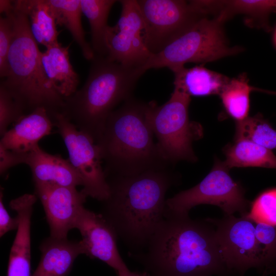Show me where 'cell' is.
Wrapping results in <instances>:
<instances>
[{"label":"cell","instance_id":"obj_1","mask_svg":"<svg viewBox=\"0 0 276 276\" xmlns=\"http://www.w3.org/2000/svg\"><path fill=\"white\" fill-rule=\"evenodd\" d=\"M150 276H227L213 225L166 210L140 252L130 255Z\"/></svg>","mask_w":276,"mask_h":276},{"label":"cell","instance_id":"obj_2","mask_svg":"<svg viewBox=\"0 0 276 276\" xmlns=\"http://www.w3.org/2000/svg\"><path fill=\"white\" fill-rule=\"evenodd\" d=\"M109 194L101 214L130 250L141 251L163 220L166 195L176 183L169 167L129 176L108 175Z\"/></svg>","mask_w":276,"mask_h":276},{"label":"cell","instance_id":"obj_3","mask_svg":"<svg viewBox=\"0 0 276 276\" xmlns=\"http://www.w3.org/2000/svg\"><path fill=\"white\" fill-rule=\"evenodd\" d=\"M152 101L132 97L109 116L97 144L100 147L106 176H129L168 167L162 157L150 121Z\"/></svg>","mask_w":276,"mask_h":276},{"label":"cell","instance_id":"obj_4","mask_svg":"<svg viewBox=\"0 0 276 276\" xmlns=\"http://www.w3.org/2000/svg\"><path fill=\"white\" fill-rule=\"evenodd\" d=\"M84 85L65 98L61 113L80 130L99 140L116 106L131 97L143 67H130L95 55Z\"/></svg>","mask_w":276,"mask_h":276},{"label":"cell","instance_id":"obj_5","mask_svg":"<svg viewBox=\"0 0 276 276\" xmlns=\"http://www.w3.org/2000/svg\"><path fill=\"white\" fill-rule=\"evenodd\" d=\"M14 35L8 57V71L1 82L24 112L45 108L51 118L61 112L64 99L48 79L41 52L31 32L26 15L15 6L12 11Z\"/></svg>","mask_w":276,"mask_h":276},{"label":"cell","instance_id":"obj_6","mask_svg":"<svg viewBox=\"0 0 276 276\" xmlns=\"http://www.w3.org/2000/svg\"><path fill=\"white\" fill-rule=\"evenodd\" d=\"M225 19L221 14L214 18L202 17L163 51L152 55L144 68L167 67L174 73L187 63H204L237 53L238 49L229 47L225 38Z\"/></svg>","mask_w":276,"mask_h":276},{"label":"cell","instance_id":"obj_7","mask_svg":"<svg viewBox=\"0 0 276 276\" xmlns=\"http://www.w3.org/2000/svg\"><path fill=\"white\" fill-rule=\"evenodd\" d=\"M190 102L191 96L176 86L164 104L158 106L152 101L150 121L157 146L162 157L170 164L197 160L192 143L201 138L203 132L200 123L189 119Z\"/></svg>","mask_w":276,"mask_h":276},{"label":"cell","instance_id":"obj_8","mask_svg":"<svg viewBox=\"0 0 276 276\" xmlns=\"http://www.w3.org/2000/svg\"><path fill=\"white\" fill-rule=\"evenodd\" d=\"M205 204L218 206L225 215L236 212L243 215L248 212L251 203L245 198L243 187L230 175L229 169L222 162L217 161L199 183L166 200L168 211L181 215H189L193 207Z\"/></svg>","mask_w":276,"mask_h":276},{"label":"cell","instance_id":"obj_9","mask_svg":"<svg viewBox=\"0 0 276 276\" xmlns=\"http://www.w3.org/2000/svg\"><path fill=\"white\" fill-rule=\"evenodd\" d=\"M52 120L65 145L68 159L81 178L82 192L87 197L99 201L106 200L109 194V187L98 145L62 113L55 114Z\"/></svg>","mask_w":276,"mask_h":276},{"label":"cell","instance_id":"obj_10","mask_svg":"<svg viewBox=\"0 0 276 276\" xmlns=\"http://www.w3.org/2000/svg\"><path fill=\"white\" fill-rule=\"evenodd\" d=\"M215 228L217 241L230 272L240 276L251 268L262 273L267 260L255 233V222L246 215H225L220 219L208 218Z\"/></svg>","mask_w":276,"mask_h":276},{"label":"cell","instance_id":"obj_11","mask_svg":"<svg viewBox=\"0 0 276 276\" xmlns=\"http://www.w3.org/2000/svg\"><path fill=\"white\" fill-rule=\"evenodd\" d=\"M137 2L144 21L146 47L152 55L160 52L204 15L191 1L139 0Z\"/></svg>","mask_w":276,"mask_h":276},{"label":"cell","instance_id":"obj_12","mask_svg":"<svg viewBox=\"0 0 276 276\" xmlns=\"http://www.w3.org/2000/svg\"><path fill=\"white\" fill-rule=\"evenodd\" d=\"M119 2L120 18L116 25L108 26L105 33L106 57L125 66L144 68L152 54L146 47L144 21L137 1Z\"/></svg>","mask_w":276,"mask_h":276},{"label":"cell","instance_id":"obj_13","mask_svg":"<svg viewBox=\"0 0 276 276\" xmlns=\"http://www.w3.org/2000/svg\"><path fill=\"white\" fill-rule=\"evenodd\" d=\"M35 195L40 200L50 229V236L67 238L87 197L77 188L34 183Z\"/></svg>","mask_w":276,"mask_h":276},{"label":"cell","instance_id":"obj_14","mask_svg":"<svg viewBox=\"0 0 276 276\" xmlns=\"http://www.w3.org/2000/svg\"><path fill=\"white\" fill-rule=\"evenodd\" d=\"M74 228L78 229L81 235L84 254L105 263L116 272L127 267L118 250L117 234L100 213L84 207L75 221Z\"/></svg>","mask_w":276,"mask_h":276},{"label":"cell","instance_id":"obj_15","mask_svg":"<svg viewBox=\"0 0 276 276\" xmlns=\"http://www.w3.org/2000/svg\"><path fill=\"white\" fill-rule=\"evenodd\" d=\"M17 164H25L30 168L34 183L77 188L83 185L81 177L68 159L53 155L37 146L25 153H17Z\"/></svg>","mask_w":276,"mask_h":276},{"label":"cell","instance_id":"obj_16","mask_svg":"<svg viewBox=\"0 0 276 276\" xmlns=\"http://www.w3.org/2000/svg\"><path fill=\"white\" fill-rule=\"evenodd\" d=\"M2 136L0 146L18 153H25L38 146L39 141L51 134L54 126L47 110L37 108L21 116Z\"/></svg>","mask_w":276,"mask_h":276},{"label":"cell","instance_id":"obj_17","mask_svg":"<svg viewBox=\"0 0 276 276\" xmlns=\"http://www.w3.org/2000/svg\"><path fill=\"white\" fill-rule=\"evenodd\" d=\"M41 256L32 276H67L77 257L84 254L80 241L50 236L40 244Z\"/></svg>","mask_w":276,"mask_h":276},{"label":"cell","instance_id":"obj_18","mask_svg":"<svg viewBox=\"0 0 276 276\" xmlns=\"http://www.w3.org/2000/svg\"><path fill=\"white\" fill-rule=\"evenodd\" d=\"M69 46L58 42L42 52L41 61L48 79L55 90L64 99L77 90L79 76L71 63Z\"/></svg>","mask_w":276,"mask_h":276},{"label":"cell","instance_id":"obj_19","mask_svg":"<svg viewBox=\"0 0 276 276\" xmlns=\"http://www.w3.org/2000/svg\"><path fill=\"white\" fill-rule=\"evenodd\" d=\"M14 4L27 16L31 32L38 44L47 48L59 42V32L48 0H17Z\"/></svg>","mask_w":276,"mask_h":276},{"label":"cell","instance_id":"obj_20","mask_svg":"<svg viewBox=\"0 0 276 276\" xmlns=\"http://www.w3.org/2000/svg\"><path fill=\"white\" fill-rule=\"evenodd\" d=\"M174 85L190 96L219 94L229 80L227 77L203 66L183 68L174 73Z\"/></svg>","mask_w":276,"mask_h":276},{"label":"cell","instance_id":"obj_21","mask_svg":"<svg viewBox=\"0 0 276 276\" xmlns=\"http://www.w3.org/2000/svg\"><path fill=\"white\" fill-rule=\"evenodd\" d=\"M223 165L234 167L276 168V155L272 150L246 139H235L224 148Z\"/></svg>","mask_w":276,"mask_h":276},{"label":"cell","instance_id":"obj_22","mask_svg":"<svg viewBox=\"0 0 276 276\" xmlns=\"http://www.w3.org/2000/svg\"><path fill=\"white\" fill-rule=\"evenodd\" d=\"M57 25L64 26L80 47L84 57L92 60L95 56L91 45L85 38L83 28L81 0H48Z\"/></svg>","mask_w":276,"mask_h":276},{"label":"cell","instance_id":"obj_23","mask_svg":"<svg viewBox=\"0 0 276 276\" xmlns=\"http://www.w3.org/2000/svg\"><path fill=\"white\" fill-rule=\"evenodd\" d=\"M114 0H81L82 14L89 23L91 47L95 55L107 56L105 33L108 27L107 19Z\"/></svg>","mask_w":276,"mask_h":276},{"label":"cell","instance_id":"obj_24","mask_svg":"<svg viewBox=\"0 0 276 276\" xmlns=\"http://www.w3.org/2000/svg\"><path fill=\"white\" fill-rule=\"evenodd\" d=\"M254 89L244 75L229 79L219 94L228 116L239 122L248 117L250 94Z\"/></svg>","mask_w":276,"mask_h":276},{"label":"cell","instance_id":"obj_25","mask_svg":"<svg viewBox=\"0 0 276 276\" xmlns=\"http://www.w3.org/2000/svg\"><path fill=\"white\" fill-rule=\"evenodd\" d=\"M235 139H246L269 150H276V130L260 114L236 122Z\"/></svg>","mask_w":276,"mask_h":276},{"label":"cell","instance_id":"obj_26","mask_svg":"<svg viewBox=\"0 0 276 276\" xmlns=\"http://www.w3.org/2000/svg\"><path fill=\"white\" fill-rule=\"evenodd\" d=\"M246 215L256 223L276 226V188L260 194L250 204Z\"/></svg>","mask_w":276,"mask_h":276},{"label":"cell","instance_id":"obj_27","mask_svg":"<svg viewBox=\"0 0 276 276\" xmlns=\"http://www.w3.org/2000/svg\"><path fill=\"white\" fill-rule=\"evenodd\" d=\"M220 3L224 7L220 13L227 18L232 13H243L255 16L276 11V0H236Z\"/></svg>","mask_w":276,"mask_h":276},{"label":"cell","instance_id":"obj_28","mask_svg":"<svg viewBox=\"0 0 276 276\" xmlns=\"http://www.w3.org/2000/svg\"><path fill=\"white\" fill-rule=\"evenodd\" d=\"M25 112L9 91L0 84V134L1 137Z\"/></svg>","mask_w":276,"mask_h":276},{"label":"cell","instance_id":"obj_29","mask_svg":"<svg viewBox=\"0 0 276 276\" xmlns=\"http://www.w3.org/2000/svg\"><path fill=\"white\" fill-rule=\"evenodd\" d=\"M12 11L0 18V76L6 77L8 57L14 35V24Z\"/></svg>","mask_w":276,"mask_h":276},{"label":"cell","instance_id":"obj_30","mask_svg":"<svg viewBox=\"0 0 276 276\" xmlns=\"http://www.w3.org/2000/svg\"><path fill=\"white\" fill-rule=\"evenodd\" d=\"M19 224L17 217H11L5 208L3 202V191L0 195V236L2 237L9 231L17 229Z\"/></svg>","mask_w":276,"mask_h":276},{"label":"cell","instance_id":"obj_31","mask_svg":"<svg viewBox=\"0 0 276 276\" xmlns=\"http://www.w3.org/2000/svg\"><path fill=\"white\" fill-rule=\"evenodd\" d=\"M118 276H150L146 271H131L127 267L117 271Z\"/></svg>","mask_w":276,"mask_h":276},{"label":"cell","instance_id":"obj_32","mask_svg":"<svg viewBox=\"0 0 276 276\" xmlns=\"http://www.w3.org/2000/svg\"><path fill=\"white\" fill-rule=\"evenodd\" d=\"M14 8V1L0 0V12L7 15L13 11Z\"/></svg>","mask_w":276,"mask_h":276},{"label":"cell","instance_id":"obj_33","mask_svg":"<svg viewBox=\"0 0 276 276\" xmlns=\"http://www.w3.org/2000/svg\"><path fill=\"white\" fill-rule=\"evenodd\" d=\"M275 272H276V258L273 263H272V265L270 267L268 271L267 275L272 273H275Z\"/></svg>","mask_w":276,"mask_h":276},{"label":"cell","instance_id":"obj_34","mask_svg":"<svg viewBox=\"0 0 276 276\" xmlns=\"http://www.w3.org/2000/svg\"><path fill=\"white\" fill-rule=\"evenodd\" d=\"M275 41H276V34H275Z\"/></svg>","mask_w":276,"mask_h":276}]
</instances>
